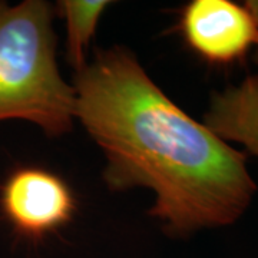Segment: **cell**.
<instances>
[{"mask_svg": "<svg viewBox=\"0 0 258 258\" xmlns=\"http://www.w3.org/2000/svg\"><path fill=\"white\" fill-rule=\"evenodd\" d=\"M181 30L188 46L210 63H232L258 42L251 13L230 0H192L182 10Z\"/></svg>", "mask_w": 258, "mask_h": 258, "instance_id": "cell-4", "label": "cell"}, {"mask_svg": "<svg viewBox=\"0 0 258 258\" xmlns=\"http://www.w3.org/2000/svg\"><path fill=\"white\" fill-rule=\"evenodd\" d=\"M203 123L225 142H235L258 157V74L212 93Z\"/></svg>", "mask_w": 258, "mask_h": 258, "instance_id": "cell-5", "label": "cell"}, {"mask_svg": "<svg viewBox=\"0 0 258 258\" xmlns=\"http://www.w3.org/2000/svg\"><path fill=\"white\" fill-rule=\"evenodd\" d=\"M244 6H245L247 10L251 13V16H252L254 22L257 23L258 26V0H248V2H245Z\"/></svg>", "mask_w": 258, "mask_h": 258, "instance_id": "cell-7", "label": "cell"}, {"mask_svg": "<svg viewBox=\"0 0 258 258\" xmlns=\"http://www.w3.org/2000/svg\"><path fill=\"white\" fill-rule=\"evenodd\" d=\"M0 205L18 232L40 238L71 221L75 198L62 178L42 168L26 166L6 179Z\"/></svg>", "mask_w": 258, "mask_h": 258, "instance_id": "cell-3", "label": "cell"}, {"mask_svg": "<svg viewBox=\"0 0 258 258\" xmlns=\"http://www.w3.org/2000/svg\"><path fill=\"white\" fill-rule=\"evenodd\" d=\"M105 0H62L59 10L66 23V55L79 72L86 66L88 47L96 32L102 13L109 6Z\"/></svg>", "mask_w": 258, "mask_h": 258, "instance_id": "cell-6", "label": "cell"}, {"mask_svg": "<svg viewBox=\"0 0 258 258\" xmlns=\"http://www.w3.org/2000/svg\"><path fill=\"white\" fill-rule=\"evenodd\" d=\"M254 60H255V63H257L258 66V42L257 45H255V47H254Z\"/></svg>", "mask_w": 258, "mask_h": 258, "instance_id": "cell-8", "label": "cell"}, {"mask_svg": "<svg viewBox=\"0 0 258 258\" xmlns=\"http://www.w3.org/2000/svg\"><path fill=\"white\" fill-rule=\"evenodd\" d=\"M75 116L101 148L113 191L154 194L149 215L174 237L232 225L258 186L244 152L172 102L123 46L75 72Z\"/></svg>", "mask_w": 258, "mask_h": 258, "instance_id": "cell-1", "label": "cell"}, {"mask_svg": "<svg viewBox=\"0 0 258 258\" xmlns=\"http://www.w3.org/2000/svg\"><path fill=\"white\" fill-rule=\"evenodd\" d=\"M52 20L43 0L0 2V123L26 120L57 137L74 126L76 96L57 68Z\"/></svg>", "mask_w": 258, "mask_h": 258, "instance_id": "cell-2", "label": "cell"}]
</instances>
